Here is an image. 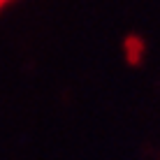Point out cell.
I'll return each instance as SVG.
<instances>
[{
    "instance_id": "cell-1",
    "label": "cell",
    "mask_w": 160,
    "mask_h": 160,
    "mask_svg": "<svg viewBox=\"0 0 160 160\" xmlns=\"http://www.w3.org/2000/svg\"><path fill=\"white\" fill-rule=\"evenodd\" d=\"M0 2H7V0H0Z\"/></svg>"
}]
</instances>
